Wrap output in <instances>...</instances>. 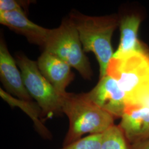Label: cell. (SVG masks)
<instances>
[{"mask_svg": "<svg viewBox=\"0 0 149 149\" xmlns=\"http://www.w3.org/2000/svg\"><path fill=\"white\" fill-rule=\"evenodd\" d=\"M107 74L116 80L124 92L127 109L149 107V52L113 58Z\"/></svg>", "mask_w": 149, "mask_h": 149, "instance_id": "cell-2", "label": "cell"}, {"mask_svg": "<svg viewBox=\"0 0 149 149\" xmlns=\"http://www.w3.org/2000/svg\"><path fill=\"white\" fill-rule=\"evenodd\" d=\"M85 95L90 101L116 119L121 118L127 108L124 92L117 81L108 74L100 79L97 85Z\"/></svg>", "mask_w": 149, "mask_h": 149, "instance_id": "cell-6", "label": "cell"}, {"mask_svg": "<svg viewBox=\"0 0 149 149\" xmlns=\"http://www.w3.org/2000/svg\"><path fill=\"white\" fill-rule=\"evenodd\" d=\"M62 112L69 119V127L63 146L86 134H101L114 124L116 118L90 101L85 93L66 92L63 96Z\"/></svg>", "mask_w": 149, "mask_h": 149, "instance_id": "cell-1", "label": "cell"}, {"mask_svg": "<svg viewBox=\"0 0 149 149\" xmlns=\"http://www.w3.org/2000/svg\"><path fill=\"white\" fill-rule=\"evenodd\" d=\"M17 63L10 53L4 40L0 42V77L6 90L18 99L31 101L32 97L24 85L21 72L17 67Z\"/></svg>", "mask_w": 149, "mask_h": 149, "instance_id": "cell-8", "label": "cell"}, {"mask_svg": "<svg viewBox=\"0 0 149 149\" xmlns=\"http://www.w3.org/2000/svg\"><path fill=\"white\" fill-rule=\"evenodd\" d=\"M141 21L140 17L135 15L124 16L119 20L120 43L113 58H122L134 53L149 52L139 39L138 31Z\"/></svg>", "mask_w": 149, "mask_h": 149, "instance_id": "cell-10", "label": "cell"}, {"mask_svg": "<svg viewBox=\"0 0 149 149\" xmlns=\"http://www.w3.org/2000/svg\"><path fill=\"white\" fill-rule=\"evenodd\" d=\"M119 125L131 145L149 138V107L127 109Z\"/></svg>", "mask_w": 149, "mask_h": 149, "instance_id": "cell-11", "label": "cell"}, {"mask_svg": "<svg viewBox=\"0 0 149 149\" xmlns=\"http://www.w3.org/2000/svg\"><path fill=\"white\" fill-rule=\"evenodd\" d=\"M16 63L20 69L24 85L42 111V118H51L62 112L63 96L43 76L37 63L23 54L16 55Z\"/></svg>", "mask_w": 149, "mask_h": 149, "instance_id": "cell-5", "label": "cell"}, {"mask_svg": "<svg viewBox=\"0 0 149 149\" xmlns=\"http://www.w3.org/2000/svg\"><path fill=\"white\" fill-rule=\"evenodd\" d=\"M37 63L44 77L60 95H64L66 93V87L74 79L71 67L56 55L45 50L39 57Z\"/></svg>", "mask_w": 149, "mask_h": 149, "instance_id": "cell-7", "label": "cell"}, {"mask_svg": "<svg viewBox=\"0 0 149 149\" xmlns=\"http://www.w3.org/2000/svg\"><path fill=\"white\" fill-rule=\"evenodd\" d=\"M29 1H15V0H1L0 13L12 11L24 12V8L29 6L31 3Z\"/></svg>", "mask_w": 149, "mask_h": 149, "instance_id": "cell-15", "label": "cell"}, {"mask_svg": "<svg viewBox=\"0 0 149 149\" xmlns=\"http://www.w3.org/2000/svg\"><path fill=\"white\" fill-rule=\"evenodd\" d=\"M100 149H132L120 126L113 125L102 134Z\"/></svg>", "mask_w": 149, "mask_h": 149, "instance_id": "cell-13", "label": "cell"}, {"mask_svg": "<svg viewBox=\"0 0 149 149\" xmlns=\"http://www.w3.org/2000/svg\"><path fill=\"white\" fill-rule=\"evenodd\" d=\"M102 134L88 135L59 149H100Z\"/></svg>", "mask_w": 149, "mask_h": 149, "instance_id": "cell-14", "label": "cell"}, {"mask_svg": "<svg viewBox=\"0 0 149 149\" xmlns=\"http://www.w3.org/2000/svg\"><path fill=\"white\" fill-rule=\"evenodd\" d=\"M0 95L4 101L7 102L11 106L18 107L23 111L26 113L27 115L31 118L34 123V127L38 133L43 138L50 139L52 135L48 128L45 127L43 122L41 120L42 111L36 102L28 101H24L18 98H15L11 96L7 92L0 88Z\"/></svg>", "mask_w": 149, "mask_h": 149, "instance_id": "cell-12", "label": "cell"}, {"mask_svg": "<svg viewBox=\"0 0 149 149\" xmlns=\"http://www.w3.org/2000/svg\"><path fill=\"white\" fill-rule=\"evenodd\" d=\"M44 50L58 56L79 71L83 78L90 80L93 72L82 48L79 33L69 19L52 29Z\"/></svg>", "mask_w": 149, "mask_h": 149, "instance_id": "cell-4", "label": "cell"}, {"mask_svg": "<svg viewBox=\"0 0 149 149\" xmlns=\"http://www.w3.org/2000/svg\"><path fill=\"white\" fill-rule=\"evenodd\" d=\"M132 149H149V138L132 145Z\"/></svg>", "mask_w": 149, "mask_h": 149, "instance_id": "cell-16", "label": "cell"}, {"mask_svg": "<svg viewBox=\"0 0 149 149\" xmlns=\"http://www.w3.org/2000/svg\"><path fill=\"white\" fill-rule=\"evenodd\" d=\"M69 19L79 33L84 52H92L100 66V79L107 75L108 65L114 53L111 39L119 24L117 16L93 17L72 12Z\"/></svg>", "mask_w": 149, "mask_h": 149, "instance_id": "cell-3", "label": "cell"}, {"mask_svg": "<svg viewBox=\"0 0 149 149\" xmlns=\"http://www.w3.org/2000/svg\"><path fill=\"white\" fill-rule=\"evenodd\" d=\"M1 24L24 36L30 43L45 47L52 29L41 27L32 22L26 12L12 11L0 13Z\"/></svg>", "mask_w": 149, "mask_h": 149, "instance_id": "cell-9", "label": "cell"}]
</instances>
